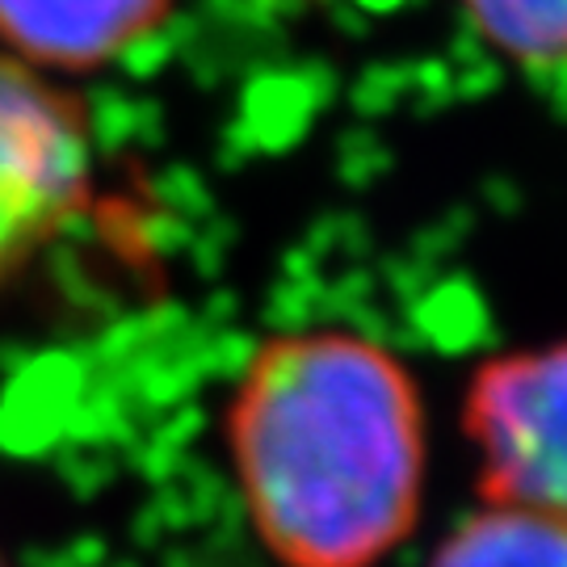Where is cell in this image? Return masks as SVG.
Segmentation results:
<instances>
[{"label":"cell","instance_id":"7a4b0ae2","mask_svg":"<svg viewBox=\"0 0 567 567\" xmlns=\"http://www.w3.org/2000/svg\"><path fill=\"white\" fill-rule=\"evenodd\" d=\"M463 425L487 505L526 508L567 529V341L480 365Z\"/></svg>","mask_w":567,"mask_h":567},{"label":"cell","instance_id":"5b68a950","mask_svg":"<svg viewBox=\"0 0 567 567\" xmlns=\"http://www.w3.org/2000/svg\"><path fill=\"white\" fill-rule=\"evenodd\" d=\"M429 567H567V529L526 508L487 505L450 534Z\"/></svg>","mask_w":567,"mask_h":567},{"label":"cell","instance_id":"52a82bcc","mask_svg":"<svg viewBox=\"0 0 567 567\" xmlns=\"http://www.w3.org/2000/svg\"><path fill=\"white\" fill-rule=\"evenodd\" d=\"M0 567H9V559H4V555H0Z\"/></svg>","mask_w":567,"mask_h":567},{"label":"cell","instance_id":"277c9868","mask_svg":"<svg viewBox=\"0 0 567 567\" xmlns=\"http://www.w3.org/2000/svg\"><path fill=\"white\" fill-rule=\"evenodd\" d=\"M173 0H0V42L21 63L93 72L161 30Z\"/></svg>","mask_w":567,"mask_h":567},{"label":"cell","instance_id":"3957f363","mask_svg":"<svg viewBox=\"0 0 567 567\" xmlns=\"http://www.w3.org/2000/svg\"><path fill=\"white\" fill-rule=\"evenodd\" d=\"M89 194V118L72 93L0 60V286L18 278Z\"/></svg>","mask_w":567,"mask_h":567},{"label":"cell","instance_id":"6da1fadb","mask_svg":"<svg viewBox=\"0 0 567 567\" xmlns=\"http://www.w3.org/2000/svg\"><path fill=\"white\" fill-rule=\"evenodd\" d=\"M248 522L282 567H374L425 496V404L408 365L362 332L265 341L227 404Z\"/></svg>","mask_w":567,"mask_h":567},{"label":"cell","instance_id":"8992f818","mask_svg":"<svg viewBox=\"0 0 567 567\" xmlns=\"http://www.w3.org/2000/svg\"><path fill=\"white\" fill-rule=\"evenodd\" d=\"M471 25L522 63L567 60V0H463Z\"/></svg>","mask_w":567,"mask_h":567}]
</instances>
